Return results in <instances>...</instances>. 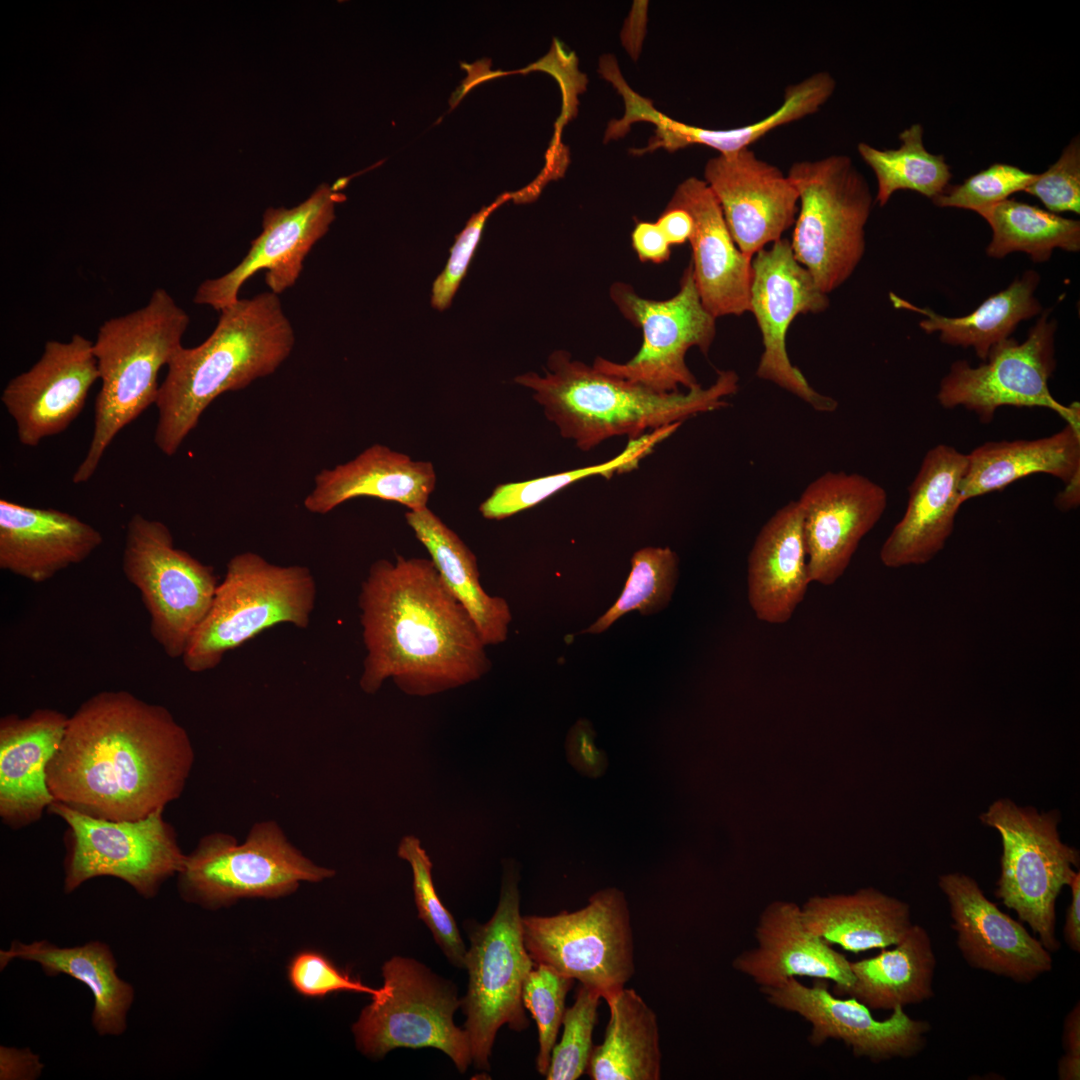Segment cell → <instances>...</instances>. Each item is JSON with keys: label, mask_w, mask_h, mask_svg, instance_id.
<instances>
[{"label": "cell", "mask_w": 1080, "mask_h": 1080, "mask_svg": "<svg viewBox=\"0 0 1080 1080\" xmlns=\"http://www.w3.org/2000/svg\"><path fill=\"white\" fill-rule=\"evenodd\" d=\"M397 855L407 861L412 869L414 901L418 917L431 931L433 938L449 962L465 968L467 948L452 914L437 895L432 879V862L413 835L404 836L399 842Z\"/></svg>", "instance_id": "7bdbcfd3"}, {"label": "cell", "mask_w": 1080, "mask_h": 1080, "mask_svg": "<svg viewBox=\"0 0 1080 1080\" xmlns=\"http://www.w3.org/2000/svg\"><path fill=\"white\" fill-rule=\"evenodd\" d=\"M1037 197L1052 213H1080V141L1076 136L1064 148L1059 159L1045 172L1037 174L1024 189Z\"/></svg>", "instance_id": "c3c4849f"}, {"label": "cell", "mask_w": 1080, "mask_h": 1080, "mask_svg": "<svg viewBox=\"0 0 1080 1080\" xmlns=\"http://www.w3.org/2000/svg\"><path fill=\"white\" fill-rule=\"evenodd\" d=\"M899 139L901 145L897 149L881 150L864 142L857 146L861 158L876 176V201L881 207L898 190H912L932 199L945 190L952 176L944 157L926 150L921 124L902 131Z\"/></svg>", "instance_id": "60d3db41"}, {"label": "cell", "mask_w": 1080, "mask_h": 1080, "mask_svg": "<svg viewBox=\"0 0 1080 1080\" xmlns=\"http://www.w3.org/2000/svg\"><path fill=\"white\" fill-rule=\"evenodd\" d=\"M122 570L150 616V633L165 654L182 658L211 607L218 580L212 566L174 546L161 521L134 514L128 521Z\"/></svg>", "instance_id": "7c38bea8"}, {"label": "cell", "mask_w": 1080, "mask_h": 1080, "mask_svg": "<svg viewBox=\"0 0 1080 1080\" xmlns=\"http://www.w3.org/2000/svg\"><path fill=\"white\" fill-rule=\"evenodd\" d=\"M525 947L534 964L578 980L604 999L635 971L633 933L624 893L607 888L587 906L553 916H522Z\"/></svg>", "instance_id": "5bb4252c"}, {"label": "cell", "mask_w": 1080, "mask_h": 1080, "mask_svg": "<svg viewBox=\"0 0 1080 1080\" xmlns=\"http://www.w3.org/2000/svg\"><path fill=\"white\" fill-rule=\"evenodd\" d=\"M754 935L756 947L737 955L732 966L760 989L794 977L833 981L832 988H845L854 981L850 961L808 929L795 903H770L761 912Z\"/></svg>", "instance_id": "484cf974"}, {"label": "cell", "mask_w": 1080, "mask_h": 1080, "mask_svg": "<svg viewBox=\"0 0 1080 1080\" xmlns=\"http://www.w3.org/2000/svg\"><path fill=\"white\" fill-rule=\"evenodd\" d=\"M405 518L427 549L445 586L475 623L485 645L504 642L512 619L509 605L483 589L474 553L427 506L408 510Z\"/></svg>", "instance_id": "d6a6232c"}, {"label": "cell", "mask_w": 1080, "mask_h": 1080, "mask_svg": "<svg viewBox=\"0 0 1080 1080\" xmlns=\"http://www.w3.org/2000/svg\"><path fill=\"white\" fill-rule=\"evenodd\" d=\"M574 980L559 974L552 968L536 964L525 979L522 1001L536 1021L539 1052L536 1057L537 1071L546 1076L553 1048L565 1013L566 995Z\"/></svg>", "instance_id": "ee69618b"}, {"label": "cell", "mask_w": 1080, "mask_h": 1080, "mask_svg": "<svg viewBox=\"0 0 1080 1080\" xmlns=\"http://www.w3.org/2000/svg\"><path fill=\"white\" fill-rule=\"evenodd\" d=\"M609 293L622 315L642 330L643 343L625 363L597 357L592 366L659 393L701 386L685 356L692 347L708 353L716 336V318L701 302L691 263L683 272L678 292L669 299L643 298L632 286L621 282L614 283Z\"/></svg>", "instance_id": "9a60e30c"}, {"label": "cell", "mask_w": 1080, "mask_h": 1080, "mask_svg": "<svg viewBox=\"0 0 1080 1080\" xmlns=\"http://www.w3.org/2000/svg\"><path fill=\"white\" fill-rule=\"evenodd\" d=\"M1058 510L1068 512L1076 509L1080 504V476L1075 477L1060 491L1054 499Z\"/></svg>", "instance_id": "6f0895ef"}, {"label": "cell", "mask_w": 1080, "mask_h": 1080, "mask_svg": "<svg viewBox=\"0 0 1080 1080\" xmlns=\"http://www.w3.org/2000/svg\"><path fill=\"white\" fill-rule=\"evenodd\" d=\"M194 759L188 732L166 707L101 691L69 716L46 779L54 801L78 812L139 820L182 795Z\"/></svg>", "instance_id": "6da1fadb"}, {"label": "cell", "mask_w": 1080, "mask_h": 1080, "mask_svg": "<svg viewBox=\"0 0 1080 1080\" xmlns=\"http://www.w3.org/2000/svg\"><path fill=\"white\" fill-rule=\"evenodd\" d=\"M545 375L529 372L515 382L533 391V398L559 433L588 451L614 436L629 440L682 423L700 413L728 406L726 397L739 389L733 370L720 371L707 388L659 393L641 384L598 371L565 350L548 358Z\"/></svg>", "instance_id": "277c9868"}, {"label": "cell", "mask_w": 1080, "mask_h": 1080, "mask_svg": "<svg viewBox=\"0 0 1080 1080\" xmlns=\"http://www.w3.org/2000/svg\"><path fill=\"white\" fill-rule=\"evenodd\" d=\"M992 229L986 253L1004 258L1013 252L1047 262L1055 249L1080 250V222L1015 199H1006L978 213Z\"/></svg>", "instance_id": "f35d334b"}, {"label": "cell", "mask_w": 1080, "mask_h": 1080, "mask_svg": "<svg viewBox=\"0 0 1080 1080\" xmlns=\"http://www.w3.org/2000/svg\"><path fill=\"white\" fill-rule=\"evenodd\" d=\"M44 1064L29 1049L0 1047V1079H36Z\"/></svg>", "instance_id": "db71d44e"}, {"label": "cell", "mask_w": 1080, "mask_h": 1080, "mask_svg": "<svg viewBox=\"0 0 1080 1080\" xmlns=\"http://www.w3.org/2000/svg\"><path fill=\"white\" fill-rule=\"evenodd\" d=\"M518 880V867L506 861L495 913L468 930V989L460 1007L477 1069L490 1068L492 1047L503 1025L515 1031L529 1027L522 988L535 964L524 943Z\"/></svg>", "instance_id": "ba28073f"}, {"label": "cell", "mask_w": 1080, "mask_h": 1080, "mask_svg": "<svg viewBox=\"0 0 1080 1080\" xmlns=\"http://www.w3.org/2000/svg\"><path fill=\"white\" fill-rule=\"evenodd\" d=\"M936 966L931 938L924 927L912 924L891 949L882 948L870 958L851 962L854 976L845 988H832L841 997H852L870 1010H893L933 997Z\"/></svg>", "instance_id": "e575fe53"}, {"label": "cell", "mask_w": 1080, "mask_h": 1080, "mask_svg": "<svg viewBox=\"0 0 1080 1080\" xmlns=\"http://www.w3.org/2000/svg\"><path fill=\"white\" fill-rule=\"evenodd\" d=\"M830 300L812 275L795 259L788 239L782 238L752 258L750 312L762 337L756 376L795 395L814 410L833 412L837 401L816 391L788 355L786 338L799 314L821 313Z\"/></svg>", "instance_id": "e0dca14e"}, {"label": "cell", "mask_w": 1080, "mask_h": 1080, "mask_svg": "<svg viewBox=\"0 0 1080 1080\" xmlns=\"http://www.w3.org/2000/svg\"><path fill=\"white\" fill-rule=\"evenodd\" d=\"M334 875L304 856L274 820L255 823L242 843L228 833L204 835L177 874L182 899L211 910L243 898H279L301 882Z\"/></svg>", "instance_id": "9c48e42d"}, {"label": "cell", "mask_w": 1080, "mask_h": 1080, "mask_svg": "<svg viewBox=\"0 0 1080 1080\" xmlns=\"http://www.w3.org/2000/svg\"><path fill=\"white\" fill-rule=\"evenodd\" d=\"M189 322L172 296L158 288L144 307L99 327L93 353L101 388L90 445L72 477L75 484L87 482L115 436L155 404L159 371L182 347Z\"/></svg>", "instance_id": "5b68a950"}, {"label": "cell", "mask_w": 1080, "mask_h": 1080, "mask_svg": "<svg viewBox=\"0 0 1080 1080\" xmlns=\"http://www.w3.org/2000/svg\"><path fill=\"white\" fill-rule=\"evenodd\" d=\"M600 998L598 992L579 985L573 1005L565 1009L562 1038L553 1048L547 1080H576L587 1071Z\"/></svg>", "instance_id": "f6af8a7d"}, {"label": "cell", "mask_w": 1080, "mask_h": 1080, "mask_svg": "<svg viewBox=\"0 0 1080 1080\" xmlns=\"http://www.w3.org/2000/svg\"><path fill=\"white\" fill-rule=\"evenodd\" d=\"M704 181L717 199L729 232L749 258L782 239L796 221L799 196L777 166L745 148L707 161Z\"/></svg>", "instance_id": "7402d4cb"}, {"label": "cell", "mask_w": 1080, "mask_h": 1080, "mask_svg": "<svg viewBox=\"0 0 1080 1080\" xmlns=\"http://www.w3.org/2000/svg\"><path fill=\"white\" fill-rule=\"evenodd\" d=\"M801 909L810 931L853 953L891 947L913 924L907 903L874 888L812 897Z\"/></svg>", "instance_id": "836d02e7"}, {"label": "cell", "mask_w": 1080, "mask_h": 1080, "mask_svg": "<svg viewBox=\"0 0 1080 1080\" xmlns=\"http://www.w3.org/2000/svg\"><path fill=\"white\" fill-rule=\"evenodd\" d=\"M288 979L302 996L322 998L341 991L368 993L380 996L383 988H372L338 968L325 955L314 950L297 953L288 965Z\"/></svg>", "instance_id": "7dc6e473"}, {"label": "cell", "mask_w": 1080, "mask_h": 1080, "mask_svg": "<svg viewBox=\"0 0 1080 1080\" xmlns=\"http://www.w3.org/2000/svg\"><path fill=\"white\" fill-rule=\"evenodd\" d=\"M671 246L687 242L693 232L691 216L681 208H667L656 221Z\"/></svg>", "instance_id": "11a10c76"}, {"label": "cell", "mask_w": 1080, "mask_h": 1080, "mask_svg": "<svg viewBox=\"0 0 1080 1080\" xmlns=\"http://www.w3.org/2000/svg\"><path fill=\"white\" fill-rule=\"evenodd\" d=\"M677 562L676 554L668 547H646L635 552L621 595L586 632L600 633L632 610L647 614L663 607L674 588Z\"/></svg>", "instance_id": "b9f144b4"}, {"label": "cell", "mask_w": 1080, "mask_h": 1080, "mask_svg": "<svg viewBox=\"0 0 1080 1080\" xmlns=\"http://www.w3.org/2000/svg\"><path fill=\"white\" fill-rule=\"evenodd\" d=\"M294 345V329L277 294L263 292L222 309L209 337L196 347H180L167 364L155 402L157 448L175 455L218 396L273 374Z\"/></svg>", "instance_id": "3957f363"}, {"label": "cell", "mask_w": 1080, "mask_h": 1080, "mask_svg": "<svg viewBox=\"0 0 1080 1080\" xmlns=\"http://www.w3.org/2000/svg\"><path fill=\"white\" fill-rule=\"evenodd\" d=\"M1039 282V274L1034 270H1027L1006 289L991 295L972 313L962 317L937 314L930 308L918 307L893 292H890L889 298L895 308L924 316L919 326L927 334L938 332L939 339L945 344L972 347L977 357L985 361L990 349L1011 337L1021 321L1041 314L1043 309L1035 296Z\"/></svg>", "instance_id": "d590c367"}, {"label": "cell", "mask_w": 1080, "mask_h": 1080, "mask_svg": "<svg viewBox=\"0 0 1080 1080\" xmlns=\"http://www.w3.org/2000/svg\"><path fill=\"white\" fill-rule=\"evenodd\" d=\"M682 423H674L628 441L625 449L612 459L596 465L563 471L527 481L497 485L479 506L488 520H502L529 509L558 491L590 476L611 478L615 473L632 471L654 448L673 434Z\"/></svg>", "instance_id": "ab89813d"}, {"label": "cell", "mask_w": 1080, "mask_h": 1080, "mask_svg": "<svg viewBox=\"0 0 1080 1080\" xmlns=\"http://www.w3.org/2000/svg\"><path fill=\"white\" fill-rule=\"evenodd\" d=\"M1036 175L1013 165L994 163L970 176L962 184L947 186L942 193L932 198V201L939 207L968 209L979 213L1008 199L1015 192L1024 191Z\"/></svg>", "instance_id": "bcb514c9"}, {"label": "cell", "mask_w": 1080, "mask_h": 1080, "mask_svg": "<svg viewBox=\"0 0 1080 1080\" xmlns=\"http://www.w3.org/2000/svg\"><path fill=\"white\" fill-rule=\"evenodd\" d=\"M1063 1046L1065 1054L1058 1064L1061 1080L1080 1079V1005L1077 1003L1064 1022Z\"/></svg>", "instance_id": "f5cc1de1"}, {"label": "cell", "mask_w": 1080, "mask_h": 1080, "mask_svg": "<svg viewBox=\"0 0 1080 1080\" xmlns=\"http://www.w3.org/2000/svg\"><path fill=\"white\" fill-rule=\"evenodd\" d=\"M595 735L589 722L579 720L570 729L565 743L568 763L589 778L603 776L609 765L607 754L595 745Z\"/></svg>", "instance_id": "f907efd6"}, {"label": "cell", "mask_w": 1080, "mask_h": 1080, "mask_svg": "<svg viewBox=\"0 0 1080 1080\" xmlns=\"http://www.w3.org/2000/svg\"><path fill=\"white\" fill-rule=\"evenodd\" d=\"M761 992L770 1005L795 1013L811 1025L810 1045L840 1040L856 1057L873 1062L916 1055L925 1047V1035L931 1029L927 1021L908 1016L903 1007L877 1020L858 1000L835 995L825 979H813L807 986L794 977Z\"/></svg>", "instance_id": "ac0fdd59"}, {"label": "cell", "mask_w": 1080, "mask_h": 1080, "mask_svg": "<svg viewBox=\"0 0 1080 1080\" xmlns=\"http://www.w3.org/2000/svg\"><path fill=\"white\" fill-rule=\"evenodd\" d=\"M834 77L816 72L786 87L782 104L752 124L731 129H708L675 121L667 116L656 123L655 145L674 151L692 144L715 149L719 154L736 152L757 142L772 130L816 113L833 95Z\"/></svg>", "instance_id": "74e56055"}, {"label": "cell", "mask_w": 1080, "mask_h": 1080, "mask_svg": "<svg viewBox=\"0 0 1080 1080\" xmlns=\"http://www.w3.org/2000/svg\"><path fill=\"white\" fill-rule=\"evenodd\" d=\"M967 458L962 504L1032 474H1048L1067 484L1080 476V426L1066 423L1053 435L1033 440L989 441Z\"/></svg>", "instance_id": "1f68e13d"}, {"label": "cell", "mask_w": 1080, "mask_h": 1080, "mask_svg": "<svg viewBox=\"0 0 1080 1080\" xmlns=\"http://www.w3.org/2000/svg\"><path fill=\"white\" fill-rule=\"evenodd\" d=\"M358 604L366 650L359 685L365 693H376L391 678L405 694L426 697L489 672L487 646L431 559L376 560Z\"/></svg>", "instance_id": "7a4b0ae2"}, {"label": "cell", "mask_w": 1080, "mask_h": 1080, "mask_svg": "<svg viewBox=\"0 0 1080 1080\" xmlns=\"http://www.w3.org/2000/svg\"><path fill=\"white\" fill-rule=\"evenodd\" d=\"M1071 902L1066 912L1063 935L1065 942L1075 951H1080V873L1075 872L1069 884Z\"/></svg>", "instance_id": "9f6ffc18"}, {"label": "cell", "mask_w": 1080, "mask_h": 1080, "mask_svg": "<svg viewBox=\"0 0 1080 1080\" xmlns=\"http://www.w3.org/2000/svg\"><path fill=\"white\" fill-rule=\"evenodd\" d=\"M1051 311L1041 312L1023 342L1009 337L995 344L978 366L955 361L940 381L939 404L945 409L963 407L983 424H989L1000 407L1012 406L1047 408L1066 423L1080 426L1079 403H1060L1048 386L1056 368L1057 322L1049 317Z\"/></svg>", "instance_id": "2e32d148"}, {"label": "cell", "mask_w": 1080, "mask_h": 1080, "mask_svg": "<svg viewBox=\"0 0 1080 1080\" xmlns=\"http://www.w3.org/2000/svg\"><path fill=\"white\" fill-rule=\"evenodd\" d=\"M382 975V994L372 998L352 1027L360 1052L381 1058L396 1048L433 1047L466 1072L471 1048L465 1028L454 1023L461 1004L454 983L402 956L386 961Z\"/></svg>", "instance_id": "30bf717a"}, {"label": "cell", "mask_w": 1080, "mask_h": 1080, "mask_svg": "<svg viewBox=\"0 0 1080 1080\" xmlns=\"http://www.w3.org/2000/svg\"><path fill=\"white\" fill-rule=\"evenodd\" d=\"M316 592L308 567L276 565L250 551L236 554L186 648L185 668L194 673L214 669L226 653L275 625L308 627Z\"/></svg>", "instance_id": "8992f818"}, {"label": "cell", "mask_w": 1080, "mask_h": 1080, "mask_svg": "<svg viewBox=\"0 0 1080 1080\" xmlns=\"http://www.w3.org/2000/svg\"><path fill=\"white\" fill-rule=\"evenodd\" d=\"M98 379L93 342L77 333L68 342L47 341L39 360L2 391L1 401L16 423L19 442L36 447L65 431Z\"/></svg>", "instance_id": "44dd1931"}, {"label": "cell", "mask_w": 1080, "mask_h": 1080, "mask_svg": "<svg viewBox=\"0 0 1080 1080\" xmlns=\"http://www.w3.org/2000/svg\"><path fill=\"white\" fill-rule=\"evenodd\" d=\"M435 485L431 462L374 444L348 462L321 470L303 505L308 512L327 514L349 500L372 497L416 510L427 506Z\"/></svg>", "instance_id": "f1b7e54d"}, {"label": "cell", "mask_w": 1080, "mask_h": 1080, "mask_svg": "<svg viewBox=\"0 0 1080 1080\" xmlns=\"http://www.w3.org/2000/svg\"><path fill=\"white\" fill-rule=\"evenodd\" d=\"M667 208H681L693 220L690 263L704 308L716 319L750 312L752 259L735 244L705 181L696 177L682 181Z\"/></svg>", "instance_id": "d4e9b609"}, {"label": "cell", "mask_w": 1080, "mask_h": 1080, "mask_svg": "<svg viewBox=\"0 0 1080 1080\" xmlns=\"http://www.w3.org/2000/svg\"><path fill=\"white\" fill-rule=\"evenodd\" d=\"M787 175L799 196L793 255L829 295L852 276L865 253L873 206L869 185L847 155L797 161Z\"/></svg>", "instance_id": "52a82bcc"}, {"label": "cell", "mask_w": 1080, "mask_h": 1080, "mask_svg": "<svg viewBox=\"0 0 1080 1080\" xmlns=\"http://www.w3.org/2000/svg\"><path fill=\"white\" fill-rule=\"evenodd\" d=\"M102 543L96 528L70 513L0 500V568L28 581L53 578Z\"/></svg>", "instance_id": "83f0119b"}, {"label": "cell", "mask_w": 1080, "mask_h": 1080, "mask_svg": "<svg viewBox=\"0 0 1080 1080\" xmlns=\"http://www.w3.org/2000/svg\"><path fill=\"white\" fill-rule=\"evenodd\" d=\"M48 812L67 825L64 837L66 894L96 877L118 878L145 899L183 868L182 852L174 827L164 810L139 820L91 817L62 803L52 802Z\"/></svg>", "instance_id": "4fadbf2b"}, {"label": "cell", "mask_w": 1080, "mask_h": 1080, "mask_svg": "<svg viewBox=\"0 0 1080 1080\" xmlns=\"http://www.w3.org/2000/svg\"><path fill=\"white\" fill-rule=\"evenodd\" d=\"M15 959L39 964L47 976L66 974L83 983L93 996L91 1023L98 1035L120 1036L126 1031L135 992L118 976L117 961L106 943L59 947L48 940H13L8 949L0 950V969Z\"/></svg>", "instance_id": "4dcf8cb0"}, {"label": "cell", "mask_w": 1080, "mask_h": 1080, "mask_svg": "<svg viewBox=\"0 0 1080 1080\" xmlns=\"http://www.w3.org/2000/svg\"><path fill=\"white\" fill-rule=\"evenodd\" d=\"M811 583L798 501L777 510L762 526L748 556V600L755 616L783 624Z\"/></svg>", "instance_id": "f546056e"}, {"label": "cell", "mask_w": 1080, "mask_h": 1080, "mask_svg": "<svg viewBox=\"0 0 1080 1080\" xmlns=\"http://www.w3.org/2000/svg\"><path fill=\"white\" fill-rule=\"evenodd\" d=\"M811 583L834 584L887 507V492L858 473L828 471L797 500Z\"/></svg>", "instance_id": "ffe728a7"}, {"label": "cell", "mask_w": 1080, "mask_h": 1080, "mask_svg": "<svg viewBox=\"0 0 1080 1080\" xmlns=\"http://www.w3.org/2000/svg\"><path fill=\"white\" fill-rule=\"evenodd\" d=\"M967 466V454L953 446L938 444L927 451L908 487L904 515L880 549L884 566L923 565L943 550L962 505L960 488Z\"/></svg>", "instance_id": "cb8c5ba5"}, {"label": "cell", "mask_w": 1080, "mask_h": 1080, "mask_svg": "<svg viewBox=\"0 0 1080 1080\" xmlns=\"http://www.w3.org/2000/svg\"><path fill=\"white\" fill-rule=\"evenodd\" d=\"M69 716L39 708L26 717L0 719V817L17 830L39 821L54 802L47 765L58 749Z\"/></svg>", "instance_id": "4316f807"}, {"label": "cell", "mask_w": 1080, "mask_h": 1080, "mask_svg": "<svg viewBox=\"0 0 1080 1080\" xmlns=\"http://www.w3.org/2000/svg\"><path fill=\"white\" fill-rule=\"evenodd\" d=\"M610 1017L604 1041L594 1046L587 1073L593 1080H658L659 1030L654 1011L633 989L604 998Z\"/></svg>", "instance_id": "8d00e7d4"}, {"label": "cell", "mask_w": 1080, "mask_h": 1080, "mask_svg": "<svg viewBox=\"0 0 1080 1080\" xmlns=\"http://www.w3.org/2000/svg\"><path fill=\"white\" fill-rule=\"evenodd\" d=\"M980 821L996 829L1002 841L1001 873L995 896L1056 952L1055 904L1079 865L1077 849L1063 843L1058 832L1060 813L1021 807L1007 798L994 801Z\"/></svg>", "instance_id": "8fae6325"}, {"label": "cell", "mask_w": 1080, "mask_h": 1080, "mask_svg": "<svg viewBox=\"0 0 1080 1080\" xmlns=\"http://www.w3.org/2000/svg\"><path fill=\"white\" fill-rule=\"evenodd\" d=\"M631 244L641 262L660 264L671 255V245L656 222H637L631 233Z\"/></svg>", "instance_id": "816d5d0a"}, {"label": "cell", "mask_w": 1080, "mask_h": 1080, "mask_svg": "<svg viewBox=\"0 0 1080 1080\" xmlns=\"http://www.w3.org/2000/svg\"><path fill=\"white\" fill-rule=\"evenodd\" d=\"M345 195L326 183L299 205L287 209L268 208L262 232L251 242L246 256L226 274L199 285L193 301L217 311L232 305L244 283L265 270L269 291L279 295L294 286L312 247L328 231L335 218V206Z\"/></svg>", "instance_id": "d6986e66"}, {"label": "cell", "mask_w": 1080, "mask_h": 1080, "mask_svg": "<svg viewBox=\"0 0 1080 1080\" xmlns=\"http://www.w3.org/2000/svg\"><path fill=\"white\" fill-rule=\"evenodd\" d=\"M938 885L950 905L957 946L970 966L1019 983L1052 969L1051 952L990 901L972 877L947 873L939 876Z\"/></svg>", "instance_id": "603a6c76"}, {"label": "cell", "mask_w": 1080, "mask_h": 1080, "mask_svg": "<svg viewBox=\"0 0 1080 1080\" xmlns=\"http://www.w3.org/2000/svg\"><path fill=\"white\" fill-rule=\"evenodd\" d=\"M512 198L513 193L500 195L491 205L483 207L472 215L465 228L456 236L447 264L433 283L431 305L435 309L442 311L450 306L466 275L487 218L500 205Z\"/></svg>", "instance_id": "681fc988"}]
</instances>
